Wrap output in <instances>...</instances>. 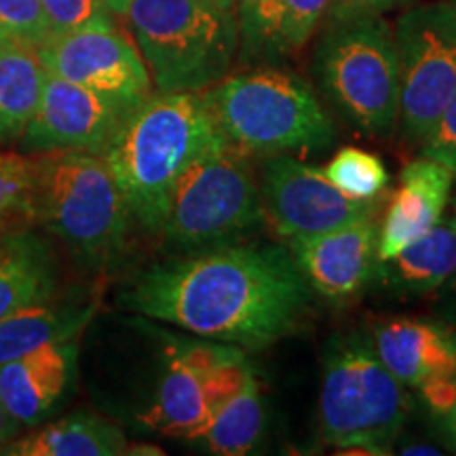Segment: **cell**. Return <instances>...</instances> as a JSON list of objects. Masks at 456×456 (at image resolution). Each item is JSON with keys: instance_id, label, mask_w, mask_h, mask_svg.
<instances>
[{"instance_id": "6da1fadb", "label": "cell", "mask_w": 456, "mask_h": 456, "mask_svg": "<svg viewBox=\"0 0 456 456\" xmlns=\"http://www.w3.org/2000/svg\"><path fill=\"white\" fill-rule=\"evenodd\" d=\"M121 302L201 338L265 349L300 326L311 288L288 248L228 243L151 266Z\"/></svg>"}, {"instance_id": "7a4b0ae2", "label": "cell", "mask_w": 456, "mask_h": 456, "mask_svg": "<svg viewBox=\"0 0 456 456\" xmlns=\"http://www.w3.org/2000/svg\"><path fill=\"white\" fill-rule=\"evenodd\" d=\"M222 135L203 94L157 91L131 110L102 152L131 216L157 232L184 169Z\"/></svg>"}, {"instance_id": "3957f363", "label": "cell", "mask_w": 456, "mask_h": 456, "mask_svg": "<svg viewBox=\"0 0 456 456\" xmlns=\"http://www.w3.org/2000/svg\"><path fill=\"white\" fill-rule=\"evenodd\" d=\"M201 94L224 138L248 155H311L334 144L332 118L296 72L258 66Z\"/></svg>"}, {"instance_id": "277c9868", "label": "cell", "mask_w": 456, "mask_h": 456, "mask_svg": "<svg viewBox=\"0 0 456 456\" xmlns=\"http://www.w3.org/2000/svg\"><path fill=\"white\" fill-rule=\"evenodd\" d=\"M32 214L34 224L94 271L108 269L125 252L134 218L104 157L83 151L34 159Z\"/></svg>"}, {"instance_id": "5b68a950", "label": "cell", "mask_w": 456, "mask_h": 456, "mask_svg": "<svg viewBox=\"0 0 456 456\" xmlns=\"http://www.w3.org/2000/svg\"><path fill=\"white\" fill-rule=\"evenodd\" d=\"M412 399L366 332L336 336L323 355L319 425L323 440L345 454H389Z\"/></svg>"}, {"instance_id": "8992f818", "label": "cell", "mask_w": 456, "mask_h": 456, "mask_svg": "<svg viewBox=\"0 0 456 456\" xmlns=\"http://www.w3.org/2000/svg\"><path fill=\"white\" fill-rule=\"evenodd\" d=\"M125 17L163 94L214 87L239 55L235 11L214 0H129Z\"/></svg>"}, {"instance_id": "52a82bcc", "label": "cell", "mask_w": 456, "mask_h": 456, "mask_svg": "<svg viewBox=\"0 0 456 456\" xmlns=\"http://www.w3.org/2000/svg\"><path fill=\"white\" fill-rule=\"evenodd\" d=\"M260 184L248 152L218 135L184 169L157 235L174 254H195L237 243L262 222Z\"/></svg>"}, {"instance_id": "ba28073f", "label": "cell", "mask_w": 456, "mask_h": 456, "mask_svg": "<svg viewBox=\"0 0 456 456\" xmlns=\"http://www.w3.org/2000/svg\"><path fill=\"white\" fill-rule=\"evenodd\" d=\"M313 77L334 110L362 134L387 135L397 125V47L380 15L330 20L313 51Z\"/></svg>"}, {"instance_id": "9c48e42d", "label": "cell", "mask_w": 456, "mask_h": 456, "mask_svg": "<svg viewBox=\"0 0 456 456\" xmlns=\"http://www.w3.org/2000/svg\"><path fill=\"white\" fill-rule=\"evenodd\" d=\"M399 61V123L408 140L423 142L456 89V9L416 4L393 28Z\"/></svg>"}, {"instance_id": "30bf717a", "label": "cell", "mask_w": 456, "mask_h": 456, "mask_svg": "<svg viewBox=\"0 0 456 456\" xmlns=\"http://www.w3.org/2000/svg\"><path fill=\"white\" fill-rule=\"evenodd\" d=\"M260 197L279 235H322L379 214V201H359L336 188L326 171L294 155H273L262 163Z\"/></svg>"}, {"instance_id": "8fae6325", "label": "cell", "mask_w": 456, "mask_h": 456, "mask_svg": "<svg viewBox=\"0 0 456 456\" xmlns=\"http://www.w3.org/2000/svg\"><path fill=\"white\" fill-rule=\"evenodd\" d=\"M49 72L135 110L152 95V78L138 45L117 24L53 37L37 49Z\"/></svg>"}, {"instance_id": "7c38bea8", "label": "cell", "mask_w": 456, "mask_h": 456, "mask_svg": "<svg viewBox=\"0 0 456 456\" xmlns=\"http://www.w3.org/2000/svg\"><path fill=\"white\" fill-rule=\"evenodd\" d=\"M226 342L186 340L163 334L161 370L138 423L152 433L192 442L214 416L209 374Z\"/></svg>"}, {"instance_id": "4fadbf2b", "label": "cell", "mask_w": 456, "mask_h": 456, "mask_svg": "<svg viewBox=\"0 0 456 456\" xmlns=\"http://www.w3.org/2000/svg\"><path fill=\"white\" fill-rule=\"evenodd\" d=\"M129 112L117 102L47 70L41 102L21 140L38 152L102 155Z\"/></svg>"}, {"instance_id": "5bb4252c", "label": "cell", "mask_w": 456, "mask_h": 456, "mask_svg": "<svg viewBox=\"0 0 456 456\" xmlns=\"http://www.w3.org/2000/svg\"><path fill=\"white\" fill-rule=\"evenodd\" d=\"M380 224L376 216L322 232L289 239V252L311 292L346 305L372 285L379 266Z\"/></svg>"}, {"instance_id": "9a60e30c", "label": "cell", "mask_w": 456, "mask_h": 456, "mask_svg": "<svg viewBox=\"0 0 456 456\" xmlns=\"http://www.w3.org/2000/svg\"><path fill=\"white\" fill-rule=\"evenodd\" d=\"M78 372V338L0 363V399L24 429L38 427L64 403Z\"/></svg>"}, {"instance_id": "2e32d148", "label": "cell", "mask_w": 456, "mask_h": 456, "mask_svg": "<svg viewBox=\"0 0 456 456\" xmlns=\"http://www.w3.org/2000/svg\"><path fill=\"white\" fill-rule=\"evenodd\" d=\"M370 338L385 366L410 389L456 380V330L442 319L393 317L376 323Z\"/></svg>"}, {"instance_id": "e0dca14e", "label": "cell", "mask_w": 456, "mask_h": 456, "mask_svg": "<svg viewBox=\"0 0 456 456\" xmlns=\"http://www.w3.org/2000/svg\"><path fill=\"white\" fill-rule=\"evenodd\" d=\"M454 180L452 169L427 157H419L402 169L380 224L379 260L393 258L444 218Z\"/></svg>"}, {"instance_id": "ac0fdd59", "label": "cell", "mask_w": 456, "mask_h": 456, "mask_svg": "<svg viewBox=\"0 0 456 456\" xmlns=\"http://www.w3.org/2000/svg\"><path fill=\"white\" fill-rule=\"evenodd\" d=\"M332 0H266L237 17L239 55L248 61H281L306 47Z\"/></svg>"}, {"instance_id": "d6986e66", "label": "cell", "mask_w": 456, "mask_h": 456, "mask_svg": "<svg viewBox=\"0 0 456 456\" xmlns=\"http://www.w3.org/2000/svg\"><path fill=\"white\" fill-rule=\"evenodd\" d=\"M454 277L456 216H448L393 258L379 260L372 283L397 298H414L436 294Z\"/></svg>"}, {"instance_id": "ffe728a7", "label": "cell", "mask_w": 456, "mask_h": 456, "mask_svg": "<svg viewBox=\"0 0 456 456\" xmlns=\"http://www.w3.org/2000/svg\"><path fill=\"white\" fill-rule=\"evenodd\" d=\"M98 305L87 296H53L0 319V363L45 345L78 338L94 319Z\"/></svg>"}, {"instance_id": "44dd1931", "label": "cell", "mask_w": 456, "mask_h": 456, "mask_svg": "<svg viewBox=\"0 0 456 456\" xmlns=\"http://www.w3.org/2000/svg\"><path fill=\"white\" fill-rule=\"evenodd\" d=\"M55 256L32 231L0 235V319L57 294Z\"/></svg>"}, {"instance_id": "7402d4cb", "label": "cell", "mask_w": 456, "mask_h": 456, "mask_svg": "<svg viewBox=\"0 0 456 456\" xmlns=\"http://www.w3.org/2000/svg\"><path fill=\"white\" fill-rule=\"evenodd\" d=\"M0 454L13 456H117L127 454L121 427L98 414L74 412L26 436H17Z\"/></svg>"}, {"instance_id": "603a6c76", "label": "cell", "mask_w": 456, "mask_h": 456, "mask_svg": "<svg viewBox=\"0 0 456 456\" xmlns=\"http://www.w3.org/2000/svg\"><path fill=\"white\" fill-rule=\"evenodd\" d=\"M47 68L21 43L0 51V142L20 140L41 102Z\"/></svg>"}, {"instance_id": "cb8c5ba5", "label": "cell", "mask_w": 456, "mask_h": 456, "mask_svg": "<svg viewBox=\"0 0 456 456\" xmlns=\"http://www.w3.org/2000/svg\"><path fill=\"white\" fill-rule=\"evenodd\" d=\"M265 427V402L258 380L249 379L237 395L216 410L209 423L195 437V444L212 454L241 456L252 452Z\"/></svg>"}, {"instance_id": "d4e9b609", "label": "cell", "mask_w": 456, "mask_h": 456, "mask_svg": "<svg viewBox=\"0 0 456 456\" xmlns=\"http://www.w3.org/2000/svg\"><path fill=\"white\" fill-rule=\"evenodd\" d=\"M34 159L0 151V235L34 224Z\"/></svg>"}, {"instance_id": "484cf974", "label": "cell", "mask_w": 456, "mask_h": 456, "mask_svg": "<svg viewBox=\"0 0 456 456\" xmlns=\"http://www.w3.org/2000/svg\"><path fill=\"white\" fill-rule=\"evenodd\" d=\"M323 171L336 188L359 201L380 197L383 188L389 184V171L385 163L372 152L355 146L340 148Z\"/></svg>"}, {"instance_id": "4316f807", "label": "cell", "mask_w": 456, "mask_h": 456, "mask_svg": "<svg viewBox=\"0 0 456 456\" xmlns=\"http://www.w3.org/2000/svg\"><path fill=\"white\" fill-rule=\"evenodd\" d=\"M51 38L114 24V15L104 0H41Z\"/></svg>"}, {"instance_id": "83f0119b", "label": "cell", "mask_w": 456, "mask_h": 456, "mask_svg": "<svg viewBox=\"0 0 456 456\" xmlns=\"http://www.w3.org/2000/svg\"><path fill=\"white\" fill-rule=\"evenodd\" d=\"M0 28L15 43L38 49L51 38L41 0H0Z\"/></svg>"}, {"instance_id": "f1b7e54d", "label": "cell", "mask_w": 456, "mask_h": 456, "mask_svg": "<svg viewBox=\"0 0 456 456\" xmlns=\"http://www.w3.org/2000/svg\"><path fill=\"white\" fill-rule=\"evenodd\" d=\"M420 144V157L446 165L456 174V89Z\"/></svg>"}, {"instance_id": "f546056e", "label": "cell", "mask_w": 456, "mask_h": 456, "mask_svg": "<svg viewBox=\"0 0 456 456\" xmlns=\"http://www.w3.org/2000/svg\"><path fill=\"white\" fill-rule=\"evenodd\" d=\"M406 3L410 0H332L328 11L330 20H346V17L383 15Z\"/></svg>"}, {"instance_id": "4dcf8cb0", "label": "cell", "mask_w": 456, "mask_h": 456, "mask_svg": "<svg viewBox=\"0 0 456 456\" xmlns=\"http://www.w3.org/2000/svg\"><path fill=\"white\" fill-rule=\"evenodd\" d=\"M419 391L427 408L437 416H446L456 402V380H433L419 387Z\"/></svg>"}, {"instance_id": "1f68e13d", "label": "cell", "mask_w": 456, "mask_h": 456, "mask_svg": "<svg viewBox=\"0 0 456 456\" xmlns=\"http://www.w3.org/2000/svg\"><path fill=\"white\" fill-rule=\"evenodd\" d=\"M436 294L437 319H442L450 328L456 330V277L450 279L448 283H444Z\"/></svg>"}, {"instance_id": "d6a6232c", "label": "cell", "mask_w": 456, "mask_h": 456, "mask_svg": "<svg viewBox=\"0 0 456 456\" xmlns=\"http://www.w3.org/2000/svg\"><path fill=\"white\" fill-rule=\"evenodd\" d=\"M24 429L13 416L9 414V410L4 408L3 399H0V450H3L7 444H11L15 440L17 436H20V431Z\"/></svg>"}, {"instance_id": "836d02e7", "label": "cell", "mask_w": 456, "mask_h": 456, "mask_svg": "<svg viewBox=\"0 0 456 456\" xmlns=\"http://www.w3.org/2000/svg\"><path fill=\"white\" fill-rule=\"evenodd\" d=\"M444 420H446V433L450 437V444H452V446L456 448V402H454L452 410H450V412L444 416Z\"/></svg>"}, {"instance_id": "e575fe53", "label": "cell", "mask_w": 456, "mask_h": 456, "mask_svg": "<svg viewBox=\"0 0 456 456\" xmlns=\"http://www.w3.org/2000/svg\"><path fill=\"white\" fill-rule=\"evenodd\" d=\"M402 454H440V450L429 446V444H408L402 450Z\"/></svg>"}, {"instance_id": "d590c367", "label": "cell", "mask_w": 456, "mask_h": 456, "mask_svg": "<svg viewBox=\"0 0 456 456\" xmlns=\"http://www.w3.org/2000/svg\"><path fill=\"white\" fill-rule=\"evenodd\" d=\"M262 3H266V0H237V4H235V15L239 17V15L249 13V11H252V9L260 7Z\"/></svg>"}, {"instance_id": "8d00e7d4", "label": "cell", "mask_w": 456, "mask_h": 456, "mask_svg": "<svg viewBox=\"0 0 456 456\" xmlns=\"http://www.w3.org/2000/svg\"><path fill=\"white\" fill-rule=\"evenodd\" d=\"M104 4L112 11L117 17H125V11H127L129 0H104Z\"/></svg>"}, {"instance_id": "74e56055", "label": "cell", "mask_w": 456, "mask_h": 456, "mask_svg": "<svg viewBox=\"0 0 456 456\" xmlns=\"http://www.w3.org/2000/svg\"><path fill=\"white\" fill-rule=\"evenodd\" d=\"M15 41H13V38H11L9 37V34L7 32H4L3 30V28H0V51H3V49H7L9 47V45H13Z\"/></svg>"}, {"instance_id": "f35d334b", "label": "cell", "mask_w": 456, "mask_h": 456, "mask_svg": "<svg viewBox=\"0 0 456 456\" xmlns=\"http://www.w3.org/2000/svg\"><path fill=\"white\" fill-rule=\"evenodd\" d=\"M216 4H220L222 9H228V11H235V4L237 0H214Z\"/></svg>"}, {"instance_id": "ab89813d", "label": "cell", "mask_w": 456, "mask_h": 456, "mask_svg": "<svg viewBox=\"0 0 456 456\" xmlns=\"http://www.w3.org/2000/svg\"><path fill=\"white\" fill-rule=\"evenodd\" d=\"M450 205H452V216H456V191L452 192V197H450Z\"/></svg>"}, {"instance_id": "60d3db41", "label": "cell", "mask_w": 456, "mask_h": 456, "mask_svg": "<svg viewBox=\"0 0 456 456\" xmlns=\"http://www.w3.org/2000/svg\"><path fill=\"white\" fill-rule=\"evenodd\" d=\"M448 3H450V4H452V7L456 9V0H448Z\"/></svg>"}]
</instances>
